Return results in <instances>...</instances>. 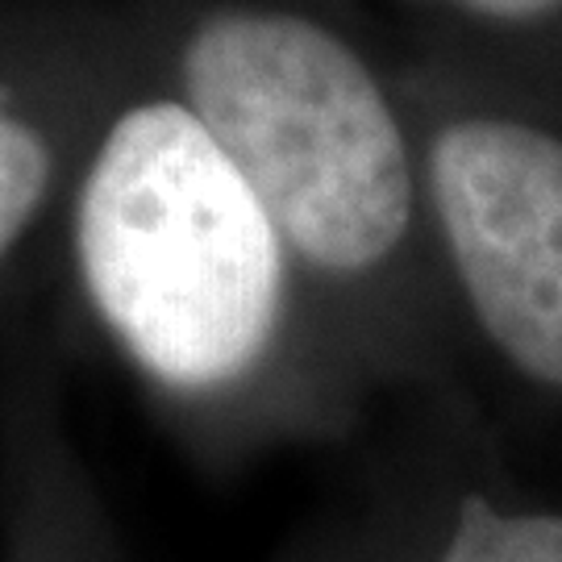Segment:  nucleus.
I'll use <instances>...</instances> for the list:
<instances>
[{
  "label": "nucleus",
  "instance_id": "nucleus-1",
  "mask_svg": "<svg viewBox=\"0 0 562 562\" xmlns=\"http://www.w3.org/2000/svg\"><path fill=\"white\" fill-rule=\"evenodd\" d=\"M63 222L88 317L196 462L341 442L375 404L259 196L155 71L150 38Z\"/></svg>",
  "mask_w": 562,
  "mask_h": 562
},
{
  "label": "nucleus",
  "instance_id": "nucleus-2",
  "mask_svg": "<svg viewBox=\"0 0 562 562\" xmlns=\"http://www.w3.org/2000/svg\"><path fill=\"white\" fill-rule=\"evenodd\" d=\"M155 71L259 196L371 401L471 404L396 63L329 0H176Z\"/></svg>",
  "mask_w": 562,
  "mask_h": 562
},
{
  "label": "nucleus",
  "instance_id": "nucleus-3",
  "mask_svg": "<svg viewBox=\"0 0 562 562\" xmlns=\"http://www.w3.org/2000/svg\"><path fill=\"white\" fill-rule=\"evenodd\" d=\"M471 396L562 429V101L396 59Z\"/></svg>",
  "mask_w": 562,
  "mask_h": 562
},
{
  "label": "nucleus",
  "instance_id": "nucleus-4",
  "mask_svg": "<svg viewBox=\"0 0 562 562\" xmlns=\"http://www.w3.org/2000/svg\"><path fill=\"white\" fill-rule=\"evenodd\" d=\"M146 59V25L0 0V276L67 213L104 117Z\"/></svg>",
  "mask_w": 562,
  "mask_h": 562
},
{
  "label": "nucleus",
  "instance_id": "nucleus-5",
  "mask_svg": "<svg viewBox=\"0 0 562 562\" xmlns=\"http://www.w3.org/2000/svg\"><path fill=\"white\" fill-rule=\"evenodd\" d=\"M371 562H562V501L504 471L471 404H413L355 517Z\"/></svg>",
  "mask_w": 562,
  "mask_h": 562
},
{
  "label": "nucleus",
  "instance_id": "nucleus-6",
  "mask_svg": "<svg viewBox=\"0 0 562 562\" xmlns=\"http://www.w3.org/2000/svg\"><path fill=\"white\" fill-rule=\"evenodd\" d=\"M0 562H125L59 362L30 334L0 350Z\"/></svg>",
  "mask_w": 562,
  "mask_h": 562
},
{
  "label": "nucleus",
  "instance_id": "nucleus-7",
  "mask_svg": "<svg viewBox=\"0 0 562 562\" xmlns=\"http://www.w3.org/2000/svg\"><path fill=\"white\" fill-rule=\"evenodd\" d=\"M417 59L562 101V0H392Z\"/></svg>",
  "mask_w": 562,
  "mask_h": 562
},
{
  "label": "nucleus",
  "instance_id": "nucleus-8",
  "mask_svg": "<svg viewBox=\"0 0 562 562\" xmlns=\"http://www.w3.org/2000/svg\"><path fill=\"white\" fill-rule=\"evenodd\" d=\"M271 562H371V554H367L359 521L346 517V521L304 529L301 538H292Z\"/></svg>",
  "mask_w": 562,
  "mask_h": 562
}]
</instances>
